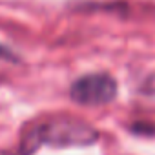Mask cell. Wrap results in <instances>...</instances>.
<instances>
[{
  "mask_svg": "<svg viewBox=\"0 0 155 155\" xmlns=\"http://www.w3.org/2000/svg\"><path fill=\"white\" fill-rule=\"evenodd\" d=\"M99 139V131L88 122L75 117H53L33 124L26 131L20 146L22 155H29L42 142L53 146H88Z\"/></svg>",
  "mask_w": 155,
  "mask_h": 155,
  "instance_id": "1",
  "label": "cell"
},
{
  "mask_svg": "<svg viewBox=\"0 0 155 155\" xmlns=\"http://www.w3.org/2000/svg\"><path fill=\"white\" fill-rule=\"evenodd\" d=\"M69 95L82 106H102L115 99L117 82L108 73H90L71 84Z\"/></svg>",
  "mask_w": 155,
  "mask_h": 155,
  "instance_id": "2",
  "label": "cell"
}]
</instances>
